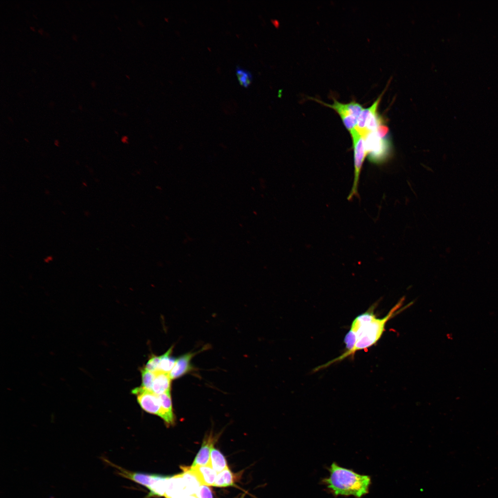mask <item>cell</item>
Returning a JSON list of instances; mask_svg holds the SVG:
<instances>
[{"label": "cell", "instance_id": "cell-1", "mask_svg": "<svg viewBox=\"0 0 498 498\" xmlns=\"http://www.w3.org/2000/svg\"><path fill=\"white\" fill-rule=\"evenodd\" d=\"M353 108L360 127L367 131H372L379 120V113L377 109L358 99L354 100Z\"/></svg>", "mask_w": 498, "mask_h": 498}, {"label": "cell", "instance_id": "cell-2", "mask_svg": "<svg viewBox=\"0 0 498 498\" xmlns=\"http://www.w3.org/2000/svg\"><path fill=\"white\" fill-rule=\"evenodd\" d=\"M465 147V148H467V149H470V150L473 151L474 152L478 154L479 155H481V156L485 157L486 158L492 160H493V161H495V162H496V163H498V156H492V155L488 154H486V153H485V152H483V151H481V150H479V149H477V148L470 147H468V146H465V147Z\"/></svg>", "mask_w": 498, "mask_h": 498}]
</instances>
